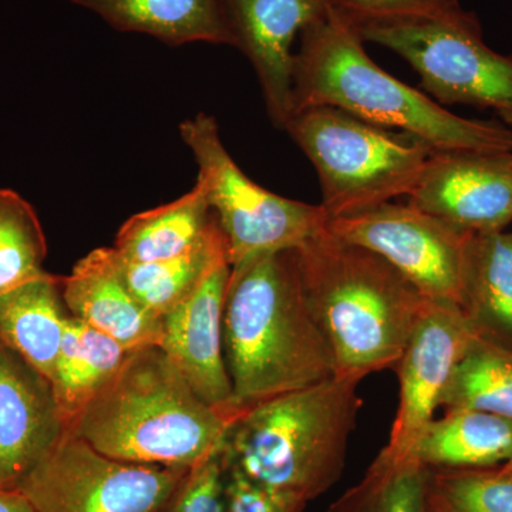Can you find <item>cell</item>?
<instances>
[{"instance_id": "obj_1", "label": "cell", "mask_w": 512, "mask_h": 512, "mask_svg": "<svg viewBox=\"0 0 512 512\" xmlns=\"http://www.w3.org/2000/svg\"><path fill=\"white\" fill-rule=\"evenodd\" d=\"M222 335L241 410L335 376V356L306 301L295 249L231 266Z\"/></svg>"}, {"instance_id": "obj_2", "label": "cell", "mask_w": 512, "mask_h": 512, "mask_svg": "<svg viewBox=\"0 0 512 512\" xmlns=\"http://www.w3.org/2000/svg\"><path fill=\"white\" fill-rule=\"evenodd\" d=\"M339 9L301 32L293 57L292 113L335 107L375 126L397 128L436 151H512L503 121L456 116L420 90L384 72Z\"/></svg>"}, {"instance_id": "obj_3", "label": "cell", "mask_w": 512, "mask_h": 512, "mask_svg": "<svg viewBox=\"0 0 512 512\" xmlns=\"http://www.w3.org/2000/svg\"><path fill=\"white\" fill-rule=\"evenodd\" d=\"M295 251L306 301L335 356V376L362 382L396 369L429 299L382 256L328 227Z\"/></svg>"}, {"instance_id": "obj_4", "label": "cell", "mask_w": 512, "mask_h": 512, "mask_svg": "<svg viewBox=\"0 0 512 512\" xmlns=\"http://www.w3.org/2000/svg\"><path fill=\"white\" fill-rule=\"evenodd\" d=\"M232 417L201 399L158 346L133 350L67 429L117 460L194 470L224 447Z\"/></svg>"}, {"instance_id": "obj_5", "label": "cell", "mask_w": 512, "mask_h": 512, "mask_svg": "<svg viewBox=\"0 0 512 512\" xmlns=\"http://www.w3.org/2000/svg\"><path fill=\"white\" fill-rule=\"evenodd\" d=\"M359 383L333 376L242 410L222 447L225 470L306 503L325 494L345 470Z\"/></svg>"}, {"instance_id": "obj_6", "label": "cell", "mask_w": 512, "mask_h": 512, "mask_svg": "<svg viewBox=\"0 0 512 512\" xmlns=\"http://www.w3.org/2000/svg\"><path fill=\"white\" fill-rule=\"evenodd\" d=\"M284 130L311 160L330 220L409 197L433 148L406 133L375 126L335 107L295 111Z\"/></svg>"}, {"instance_id": "obj_7", "label": "cell", "mask_w": 512, "mask_h": 512, "mask_svg": "<svg viewBox=\"0 0 512 512\" xmlns=\"http://www.w3.org/2000/svg\"><path fill=\"white\" fill-rule=\"evenodd\" d=\"M352 25L363 42L403 57L441 106L512 111V55L487 46L474 13L467 10L454 19H370Z\"/></svg>"}, {"instance_id": "obj_8", "label": "cell", "mask_w": 512, "mask_h": 512, "mask_svg": "<svg viewBox=\"0 0 512 512\" xmlns=\"http://www.w3.org/2000/svg\"><path fill=\"white\" fill-rule=\"evenodd\" d=\"M180 133L197 161L198 181L224 234L229 265L299 248L328 227L322 205L289 200L247 177L229 156L217 121L208 114L185 120Z\"/></svg>"}, {"instance_id": "obj_9", "label": "cell", "mask_w": 512, "mask_h": 512, "mask_svg": "<svg viewBox=\"0 0 512 512\" xmlns=\"http://www.w3.org/2000/svg\"><path fill=\"white\" fill-rule=\"evenodd\" d=\"M190 471L117 460L66 429L16 490L36 512H167Z\"/></svg>"}, {"instance_id": "obj_10", "label": "cell", "mask_w": 512, "mask_h": 512, "mask_svg": "<svg viewBox=\"0 0 512 512\" xmlns=\"http://www.w3.org/2000/svg\"><path fill=\"white\" fill-rule=\"evenodd\" d=\"M330 232L382 256L433 302L460 306L471 235L414 205L387 202L330 220Z\"/></svg>"}, {"instance_id": "obj_11", "label": "cell", "mask_w": 512, "mask_h": 512, "mask_svg": "<svg viewBox=\"0 0 512 512\" xmlns=\"http://www.w3.org/2000/svg\"><path fill=\"white\" fill-rule=\"evenodd\" d=\"M478 338L477 330L456 303L427 302L396 366L399 407L384 453L412 456L414 444L441 407L458 363Z\"/></svg>"}, {"instance_id": "obj_12", "label": "cell", "mask_w": 512, "mask_h": 512, "mask_svg": "<svg viewBox=\"0 0 512 512\" xmlns=\"http://www.w3.org/2000/svg\"><path fill=\"white\" fill-rule=\"evenodd\" d=\"M407 202L468 234L512 225V151H434Z\"/></svg>"}, {"instance_id": "obj_13", "label": "cell", "mask_w": 512, "mask_h": 512, "mask_svg": "<svg viewBox=\"0 0 512 512\" xmlns=\"http://www.w3.org/2000/svg\"><path fill=\"white\" fill-rule=\"evenodd\" d=\"M237 49L252 66L275 127L292 116L293 42L342 0H222Z\"/></svg>"}, {"instance_id": "obj_14", "label": "cell", "mask_w": 512, "mask_h": 512, "mask_svg": "<svg viewBox=\"0 0 512 512\" xmlns=\"http://www.w3.org/2000/svg\"><path fill=\"white\" fill-rule=\"evenodd\" d=\"M229 275L231 265L222 261L190 298L161 318L158 348L204 402L235 419L242 410L234 400L222 335Z\"/></svg>"}, {"instance_id": "obj_15", "label": "cell", "mask_w": 512, "mask_h": 512, "mask_svg": "<svg viewBox=\"0 0 512 512\" xmlns=\"http://www.w3.org/2000/svg\"><path fill=\"white\" fill-rule=\"evenodd\" d=\"M64 430L49 380L0 343V468L10 490Z\"/></svg>"}, {"instance_id": "obj_16", "label": "cell", "mask_w": 512, "mask_h": 512, "mask_svg": "<svg viewBox=\"0 0 512 512\" xmlns=\"http://www.w3.org/2000/svg\"><path fill=\"white\" fill-rule=\"evenodd\" d=\"M62 295L70 315L127 349L158 346L161 319L131 291L114 248H97L80 259L62 278Z\"/></svg>"}, {"instance_id": "obj_17", "label": "cell", "mask_w": 512, "mask_h": 512, "mask_svg": "<svg viewBox=\"0 0 512 512\" xmlns=\"http://www.w3.org/2000/svg\"><path fill=\"white\" fill-rule=\"evenodd\" d=\"M121 32L143 33L171 46H235L222 0H69Z\"/></svg>"}, {"instance_id": "obj_18", "label": "cell", "mask_w": 512, "mask_h": 512, "mask_svg": "<svg viewBox=\"0 0 512 512\" xmlns=\"http://www.w3.org/2000/svg\"><path fill=\"white\" fill-rule=\"evenodd\" d=\"M69 318L62 276L43 272L0 295V343L50 382Z\"/></svg>"}, {"instance_id": "obj_19", "label": "cell", "mask_w": 512, "mask_h": 512, "mask_svg": "<svg viewBox=\"0 0 512 512\" xmlns=\"http://www.w3.org/2000/svg\"><path fill=\"white\" fill-rule=\"evenodd\" d=\"M460 308L481 338L512 349V229L471 235Z\"/></svg>"}, {"instance_id": "obj_20", "label": "cell", "mask_w": 512, "mask_h": 512, "mask_svg": "<svg viewBox=\"0 0 512 512\" xmlns=\"http://www.w3.org/2000/svg\"><path fill=\"white\" fill-rule=\"evenodd\" d=\"M217 227L207 191L197 180L178 200L131 217L113 248L127 264L165 261L197 247Z\"/></svg>"}, {"instance_id": "obj_21", "label": "cell", "mask_w": 512, "mask_h": 512, "mask_svg": "<svg viewBox=\"0 0 512 512\" xmlns=\"http://www.w3.org/2000/svg\"><path fill=\"white\" fill-rule=\"evenodd\" d=\"M412 457L430 470H474L512 458V421L477 410H447L414 444Z\"/></svg>"}, {"instance_id": "obj_22", "label": "cell", "mask_w": 512, "mask_h": 512, "mask_svg": "<svg viewBox=\"0 0 512 512\" xmlns=\"http://www.w3.org/2000/svg\"><path fill=\"white\" fill-rule=\"evenodd\" d=\"M133 350L70 315L50 386L64 426L84 412Z\"/></svg>"}, {"instance_id": "obj_23", "label": "cell", "mask_w": 512, "mask_h": 512, "mask_svg": "<svg viewBox=\"0 0 512 512\" xmlns=\"http://www.w3.org/2000/svg\"><path fill=\"white\" fill-rule=\"evenodd\" d=\"M222 261L228 256L220 225L197 247L175 258L150 264H127L121 259L131 291L160 319L190 298Z\"/></svg>"}, {"instance_id": "obj_24", "label": "cell", "mask_w": 512, "mask_h": 512, "mask_svg": "<svg viewBox=\"0 0 512 512\" xmlns=\"http://www.w3.org/2000/svg\"><path fill=\"white\" fill-rule=\"evenodd\" d=\"M430 468L416 458L380 451L365 477L326 512H429Z\"/></svg>"}, {"instance_id": "obj_25", "label": "cell", "mask_w": 512, "mask_h": 512, "mask_svg": "<svg viewBox=\"0 0 512 512\" xmlns=\"http://www.w3.org/2000/svg\"><path fill=\"white\" fill-rule=\"evenodd\" d=\"M446 410H477L512 421V349L478 338L444 392Z\"/></svg>"}, {"instance_id": "obj_26", "label": "cell", "mask_w": 512, "mask_h": 512, "mask_svg": "<svg viewBox=\"0 0 512 512\" xmlns=\"http://www.w3.org/2000/svg\"><path fill=\"white\" fill-rule=\"evenodd\" d=\"M45 232L35 210L15 191L0 190V295L46 272Z\"/></svg>"}, {"instance_id": "obj_27", "label": "cell", "mask_w": 512, "mask_h": 512, "mask_svg": "<svg viewBox=\"0 0 512 512\" xmlns=\"http://www.w3.org/2000/svg\"><path fill=\"white\" fill-rule=\"evenodd\" d=\"M429 512H512V458L474 470H430Z\"/></svg>"}, {"instance_id": "obj_28", "label": "cell", "mask_w": 512, "mask_h": 512, "mask_svg": "<svg viewBox=\"0 0 512 512\" xmlns=\"http://www.w3.org/2000/svg\"><path fill=\"white\" fill-rule=\"evenodd\" d=\"M339 12L349 22L370 19H454L467 12L460 0H342Z\"/></svg>"}, {"instance_id": "obj_29", "label": "cell", "mask_w": 512, "mask_h": 512, "mask_svg": "<svg viewBox=\"0 0 512 512\" xmlns=\"http://www.w3.org/2000/svg\"><path fill=\"white\" fill-rule=\"evenodd\" d=\"M167 512H225L222 451L190 471Z\"/></svg>"}, {"instance_id": "obj_30", "label": "cell", "mask_w": 512, "mask_h": 512, "mask_svg": "<svg viewBox=\"0 0 512 512\" xmlns=\"http://www.w3.org/2000/svg\"><path fill=\"white\" fill-rule=\"evenodd\" d=\"M306 505L296 495L259 487L241 474L225 470V512H303Z\"/></svg>"}, {"instance_id": "obj_31", "label": "cell", "mask_w": 512, "mask_h": 512, "mask_svg": "<svg viewBox=\"0 0 512 512\" xmlns=\"http://www.w3.org/2000/svg\"><path fill=\"white\" fill-rule=\"evenodd\" d=\"M0 512H36L19 490L0 491Z\"/></svg>"}, {"instance_id": "obj_32", "label": "cell", "mask_w": 512, "mask_h": 512, "mask_svg": "<svg viewBox=\"0 0 512 512\" xmlns=\"http://www.w3.org/2000/svg\"><path fill=\"white\" fill-rule=\"evenodd\" d=\"M500 121H503L505 126H508L512 130V111H505V113H498Z\"/></svg>"}, {"instance_id": "obj_33", "label": "cell", "mask_w": 512, "mask_h": 512, "mask_svg": "<svg viewBox=\"0 0 512 512\" xmlns=\"http://www.w3.org/2000/svg\"><path fill=\"white\" fill-rule=\"evenodd\" d=\"M10 490L8 483H6V478L3 476L2 468H0V491Z\"/></svg>"}]
</instances>
